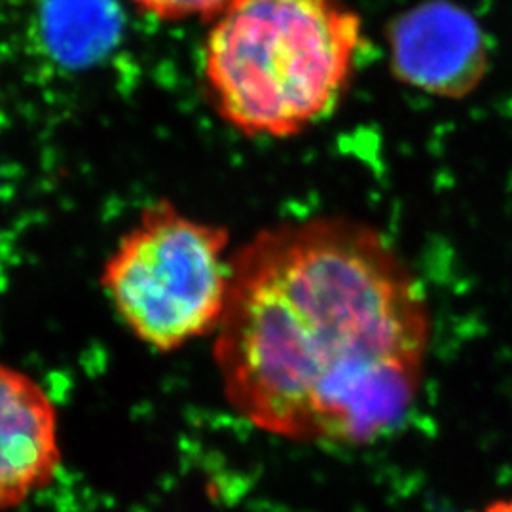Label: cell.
<instances>
[{
	"label": "cell",
	"mask_w": 512,
	"mask_h": 512,
	"mask_svg": "<svg viewBox=\"0 0 512 512\" xmlns=\"http://www.w3.org/2000/svg\"><path fill=\"white\" fill-rule=\"evenodd\" d=\"M59 465V416L52 397L27 372L0 363V512L50 486Z\"/></svg>",
	"instance_id": "obj_5"
},
{
	"label": "cell",
	"mask_w": 512,
	"mask_h": 512,
	"mask_svg": "<svg viewBox=\"0 0 512 512\" xmlns=\"http://www.w3.org/2000/svg\"><path fill=\"white\" fill-rule=\"evenodd\" d=\"M137 10L164 21L217 19L234 0H128Z\"/></svg>",
	"instance_id": "obj_6"
},
{
	"label": "cell",
	"mask_w": 512,
	"mask_h": 512,
	"mask_svg": "<svg viewBox=\"0 0 512 512\" xmlns=\"http://www.w3.org/2000/svg\"><path fill=\"white\" fill-rule=\"evenodd\" d=\"M361 46L363 19L344 0H234L205 40V90L241 135L291 139L340 105Z\"/></svg>",
	"instance_id": "obj_2"
},
{
	"label": "cell",
	"mask_w": 512,
	"mask_h": 512,
	"mask_svg": "<svg viewBox=\"0 0 512 512\" xmlns=\"http://www.w3.org/2000/svg\"><path fill=\"white\" fill-rule=\"evenodd\" d=\"M232 255L226 226L158 200L143 207L118 239L103 262L99 285L141 344L173 353L219 329Z\"/></svg>",
	"instance_id": "obj_3"
},
{
	"label": "cell",
	"mask_w": 512,
	"mask_h": 512,
	"mask_svg": "<svg viewBox=\"0 0 512 512\" xmlns=\"http://www.w3.org/2000/svg\"><path fill=\"white\" fill-rule=\"evenodd\" d=\"M476 512H512V497L509 499H495L488 503L484 509Z\"/></svg>",
	"instance_id": "obj_7"
},
{
	"label": "cell",
	"mask_w": 512,
	"mask_h": 512,
	"mask_svg": "<svg viewBox=\"0 0 512 512\" xmlns=\"http://www.w3.org/2000/svg\"><path fill=\"white\" fill-rule=\"evenodd\" d=\"M429 346L423 287L370 224L281 222L232 255L213 361L228 406L266 435L380 439L416 401Z\"/></svg>",
	"instance_id": "obj_1"
},
{
	"label": "cell",
	"mask_w": 512,
	"mask_h": 512,
	"mask_svg": "<svg viewBox=\"0 0 512 512\" xmlns=\"http://www.w3.org/2000/svg\"><path fill=\"white\" fill-rule=\"evenodd\" d=\"M391 67L404 84L437 97L461 99L488 73L480 23L448 0H431L391 25Z\"/></svg>",
	"instance_id": "obj_4"
}]
</instances>
